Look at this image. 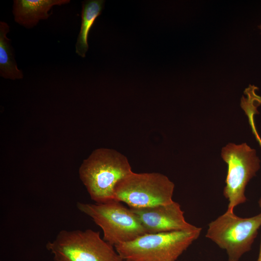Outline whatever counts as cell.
I'll list each match as a JSON object with an SVG mask.
<instances>
[{
    "label": "cell",
    "instance_id": "9",
    "mask_svg": "<svg viewBox=\"0 0 261 261\" xmlns=\"http://www.w3.org/2000/svg\"><path fill=\"white\" fill-rule=\"evenodd\" d=\"M70 2V0H14L13 14L16 23L28 29L36 26L40 20L48 19L53 7Z\"/></svg>",
    "mask_w": 261,
    "mask_h": 261
},
{
    "label": "cell",
    "instance_id": "8",
    "mask_svg": "<svg viewBox=\"0 0 261 261\" xmlns=\"http://www.w3.org/2000/svg\"><path fill=\"white\" fill-rule=\"evenodd\" d=\"M138 217L146 233L189 231L196 227L186 221L177 202L150 207L130 208Z\"/></svg>",
    "mask_w": 261,
    "mask_h": 261
},
{
    "label": "cell",
    "instance_id": "4",
    "mask_svg": "<svg viewBox=\"0 0 261 261\" xmlns=\"http://www.w3.org/2000/svg\"><path fill=\"white\" fill-rule=\"evenodd\" d=\"M76 207L102 229L103 239L114 246L146 233L136 214L120 202L113 200L104 203L78 202Z\"/></svg>",
    "mask_w": 261,
    "mask_h": 261
},
{
    "label": "cell",
    "instance_id": "13",
    "mask_svg": "<svg viewBox=\"0 0 261 261\" xmlns=\"http://www.w3.org/2000/svg\"><path fill=\"white\" fill-rule=\"evenodd\" d=\"M255 135V136H256V138H257V139L258 140V141L259 143L260 144V145L261 146V139L260 138L259 135H258V133H256Z\"/></svg>",
    "mask_w": 261,
    "mask_h": 261
},
{
    "label": "cell",
    "instance_id": "5",
    "mask_svg": "<svg viewBox=\"0 0 261 261\" xmlns=\"http://www.w3.org/2000/svg\"><path fill=\"white\" fill-rule=\"evenodd\" d=\"M261 226V213L243 218L227 210L209 223L205 236L225 250L228 261H239L251 249Z\"/></svg>",
    "mask_w": 261,
    "mask_h": 261
},
{
    "label": "cell",
    "instance_id": "14",
    "mask_svg": "<svg viewBox=\"0 0 261 261\" xmlns=\"http://www.w3.org/2000/svg\"><path fill=\"white\" fill-rule=\"evenodd\" d=\"M258 203H259V206L261 208V197L260 198V199H259L258 201Z\"/></svg>",
    "mask_w": 261,
    "mask_h": 261
},
{
    "label": "cell",
    "instance_id": "1",
    "mask_svg": "<svg viewBox=\"0 0 261 261\" xmlns=\"http://www.w3.org/2000/svg\"><path fill=\"white\" fill-rule=\"evenodd\" d=\"M132 172L126 156L109 148L94 150L79 168V178L96 203L114 200L115 188Z\"/></svg>",
    "mask_w": 261,
    "mask_h": 261
},
{
    "label": "cell",
    "instance_id": "12",
    "mask_svg": "<svg viewBox=\"0 0 261 261\" xmlns=\"http://www.w3.org/2000/svg\"><path fill=\"white\" fill-rule=\"evenodd\" d=\"M257 261H261V244H260L259 253L258 258V259H257Z\"/></svg>",
    "mask_w": 261,
    "mask_h": 261
},
{
    "label": "cell",
    "instance_id": "15",
    "mask_svg": "<svg viewBox=\"0 0 261 261\" xmlns=\"http://www.w3.org/2000/svg\"><path fill=\"white\" fill-rule=\"evenodd\" d=\"M259 28H260V29L261 30V25H260V26H259Z\"/></svg>",
    "mask_w": 261,
    "mask_h": 261
},
{
    "label": "cell",
    "instance_id": "2",
    "mask_svg": "<svg viewBox=\"0 0 261 261\" xmlns=\"http://www.w3.org/2000/svg\"><path fill=\"white\" fill-rule=\"evenodd\" d=\"M202 228L145 233L114 247L124 261H176L199 237Z\"/></svg>",
    "mask_w": 261,
    "mask_h": 261
},
{
    "label": "cell",
    "instance_id": "10",
    "mask_svg": "<svg viewBox=\"0 0 261 261\" xmlns=\"http://www.w3.org/2000/svg\"><path fill=\"white\" fill-rule=\"evenodd\" d=\"M105 0H88L82 2L81 25L75 44V53L85 58L88 49V37L97 17L102 14Z\"/></svg>",
    "mask_w": 261,
    "mask_h": 261
},
{
    "label": "cell",
    "instance_id": "6",
    "mask_svg": "<svg viewBox=\"0 0 261 261\" xmlns=\"http://www.w3.org/2000/svg\"><path fill=\"white\" fill-rule=\"evenodd\" d=\"M174 183L162 174L132 171L116 185L114 200L132 208L166 204L174 201Z\"/></svg>",
    "mask_w": 261,
    "mask_h": 261
},
{
    "label": "cell",
    "instance_id": "7",
    "mask_svg": "<svg viewBox=\"0 0 261 261\" xmlns=\"http://www.w3.org/2000/svg\"><path fill=\"white\" fill-rule=\"evenodd\" d=\"M221 155L228 165L223 195L228 201L227 210L233 211L246 201V187L259 170L260 160L256 151L246 143H230L222 148Z\"/></svg>",
    "mask_w": 261,
    "mask_h": 261
},
{
    "label": "cell",
    "instance_id": "3",
    "mask_svg": "<svg viewBox=\"0 0 261 261\" xmlns=\"http://www.w3.org/2000/svg\"><path fill=\"white\" fill-rule=\"evenodd\" d=\"M46 247L55 261H124L100 232L91 229L61 230Z\"/></svg>",
    "mask_w": 261,
    "mask_h": 261
},
{
    "label": "cell",
    "instance_id": "11",
    "mask_svg": "<svg viewBox=\"0 0 261 261\" xmlns=\"http://www.w3.org/2000/svg\"><path fill=\"white\" fill-rule=\"evenodd\" d=\"M10 27L5 22H0V76L12 80L22 79L24 75L19 69L14 58L11 40L7 36Z\"/></svg>",
    "mask_w": 261,
    "mask_h": 261
}]
</instances>
